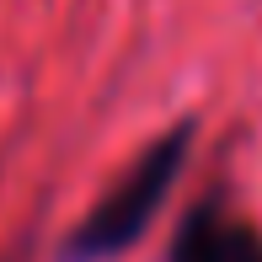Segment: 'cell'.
I'll list each match as a JSON object with an SVG mask.
<instances>
[{"mask_svg": "<svg viewBox=\"0 0 262 262\" xmlns=\"http://www.w3.org/2000/svg\"><path fill=\"white\" fill-rule=\"evenodd\" d=\"M193 145H198V118L166 123L118 171V182L70 225V235L59 241V262H118L128 246H139L150 235V225L161 220V209L171 204L177 182L193 161Z\"/></svg>", "mask_w": 262, "mask_h": 262, "instance_id": "6da1fadb", "label": "cell"}, {"mask_svg": "<svg viewBox=\"0 0 262 262\" xmlns=\"http://www.w3.org/2000/svg\"><path fill=\"white\" fill-rule=\"evenodd\" d=\"M166 262H262V225L214 187L177 214Z\"/></svg>", "mask_w": 262, "mask_h": 262, "instance_id": "7a4b0ae2", "label": "cell"}]
</instances>
